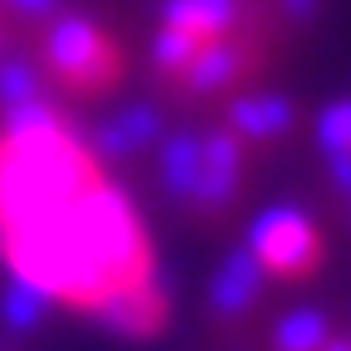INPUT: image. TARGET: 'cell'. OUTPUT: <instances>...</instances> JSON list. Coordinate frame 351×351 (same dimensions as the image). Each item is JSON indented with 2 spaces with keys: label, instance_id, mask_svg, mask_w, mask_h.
<instances>
[{
  "label": "cell",
  "instance_id": "obj_1",
  "mask_svg": "<svg viewBox=\"0 0 351 351\" xmlns=\"http://www.w3.org/2000/svg\"><path fill=\"white\" fill-rule=\"evenodd\" d=\"M103 171L83 147V127L73 122L34 137H0V230H25L64 210Z\"/></svg>",
  "mask_w": 351,
  "mask_h": 351
},
{
  "label": "cell",
  "instance_id": "obj_2",
  "mask_svg": "<svg viewBox=\"0 0 351 351\" xmlns=\"http://www.w3.org/2000/svg\"><path fill=\"white\" fill-rule=\"evenodd\" d=\"M34 59L44 78L73 88V93H103L122 78V49L112 44V34L78 10H59L54 20H44Z\"/></svg>",
  "mask_w": 351,
  "mask_h": 351
},
{
  "label": "cell",
  "instance_id": "obj_3",
  "mask_svg": "<svg viewBox=\"0 0 351 351\" xmlns=\"http://www.w3.org/2000/svg\"><path fill=\"white\" fill-rule=\"evenodd\" d=\"M244 244L263 263V274L288 278V283L317 274V263H322V234L313 225V215L302 205H293V200L258 210L249 219V230H244Z\"/></svg>",
  "mask_w": 351,
  "mask_h": 351
},
{
  "label": "cell",
  "instance_id": "obj_4",
  "mask_svg": "<svg viewBox=\"0 0 351 351\" xmlns=\"http://www.w3.org/2000/svg\"><path fill=\"white\" fill-rule=\"evenodd\" d=\"M88 317H93L103 332L122 337V341H152L171 322V278H166V269L156 263L147 278L117 283L112 293H103L93 307H88Z\"/></svg>",
  "mask_w": 351,
  "mask_h": 351
},
{
  "label": "cell",
  "instance_id": "obj_5",
  "mask_svg": "<svg viewBox=\"0 0 351 351\" xmlns=\"http://www.w3.org/2000/svg\"><path fill=\"white\" fill-rule=\"evenodd\" d=\"M244 142L219 122L200 132V186L191 200V215H200L205 225H219L234 205H239V186H244Z\"/></svg>",
  "mask_w": 351,
  "mask_h": 351
},
{
  "label": "cell",
  "instance_id": "obj_6",
  "mask_svg": "<svg viewBox=\"0 0 351 351\" xmlns=\"http://www.w3.org/2000/svg\"><path fill=\"white\" fill-rule=\"evenodd\" d=\"M166 137V112L147 98L122 103L112 112H103L98 122L83 127V147L98 166H117V161H137L142 152H156V142Z\"/></svg>",
  "mask_w": 351,
  "mask_h": 351
},
{
  "label": "cell",
  "instance_id": "obj_7",
  "mask_svg": "<svg viewBox=\"0 0 351 351\" xmlns=\"http://www.w3.org/2000/svg\"><path fill=\"white\" fill-rule=\"evenodd\" d=\"M263 64L258 34H225V39H205L195 59L181 69L176 93L181 98H210V93H230L234 83H244Z\"/></svg>",
  "mask_w": 351,
  "mask_h": 351
},
{
  "label": "cell",
  "instance_id": "obj_8",
  "mask_svg": "<svg viewBox=\"0 0 351 351\" xmlns=\"http://www.w3.org/2000/svg\"><path fill=\"white\" fill-rule=\"evenodd\" d=\"M263 288H269V274H263V263L249 254V244H234L225 258L215 263V274L205 283V313L230 327L239 317H249L254 307L263 302Z\"/></svg>",
  "mask_w": 351,
  "mask_h": 351
},
{
  "label": "cell",
  "instance_id": "obj_9",
  "mask_svg": "<svg viewBox=\"0 0 351 351\" xmlns=\"http://www.w3.org/2000/svg\"><path fill=\"white\" fill-rule=\"evenodd\" d=\"M156 20L195 39H225V34H254L258 5H249V0H156Z\"/></svg>",
  "mask_w": 351,
  "mask_h": 351
},
{
  "label": "cell",
  "instance_id": "obj_10",
  "mask_svg": "<svg viewBox=\"0 0 351 351\" xmlns=\"http://www.w3.org/2000/svg\"><path fill=\"white\" fill-rule=\"evenodd\" d=\"M225 127L249 147H269L283 142L288 132L298 127V103L288 93H239L225 103Z\"/></svg>",
  "mask_w": 351,
  "mask_h": 351
},
{
  "label": "cell",
  "instance_id": "obj_11",
  "mask_svg": "<svg viewBox=\"0 0 351 351\" xmlns=\"http://www.w3.org/2000/svg\"><path fill=\"white\" fill-rule=\"evenodd\" d=\"M156 186L171 205L191 210L195 186H200V132L195 127H166L156 142Z\"/></svg>",
  "mask_w": 351,
  "mask_h": 351
},
{
  "label": "cell",
  "instance_id": "obj_12",
  "mask_svg": "<svg viewBox=\"0 0 351 351\" xmlns=\"http://www.w3.org/2000/svg\"><path fill=\"white\" fill-rule=\"evenodd\" d=\"M44 93H49V78H44L34 49H25L10 29H0V112H10L20 103H34Z\"/></svg>",
  "mask_w": 351,
  "mask_h": 351
},
{
  "label": "cell",
  "instance_id": "obj_13",
  "mask_svg": "<svg viewBox=\"0 0 351 351\" xmlns=\"http://www.w3.org/2000/svg\"><path fill=\"white\" fill-rule=\"evenodd\" d=\"M59 307V298L49 288H39L20 274H5V283H0V327H5L10 337H34L44 322H49V313Z\"/></svg>",
  "mask_w": 351,
  "mask_h": 351
},
{
  "label": "cell",
  "instance_id": "obj_14",
  "mask_svg": "<svg viewBox=\"0 0 351 351\" xmlns=\"http://www.w3.org/2000/svg\"><path fill=\"white\" fill-rule=\"evenodd\" d=\"M332 341V317L322 307H288L274 322V351H322Z\"/></svg>",
  "mask_w": 351,
  "mask_h": 351
},
{
  "label": "cell",
  "instance_id": "obj_15",
  "mask_svg": "<svg viewBox=\"0 0 351 351\" xmlns=\"http://www.w3.org/2000/svg\"><path fill=\"white\" fill-rule=\"evenodd\" d=\"M69 122V112L44 93V98H34V103H20V108H10V112H0V137H34V132H54V127H64Z\"/></svg>",
  "mask_w": 351,
  "mask_h": 351
},
{
  "label": "cell",
  "instance_id": "obj_16",
  "mask_svg": "<svg viewBox=\"0 0 351 351\" xmlns=\"http://www.w3.org/2000/svg\"><path fill=\"white\" fill-rule=\"evenodd\" d=\"M205 39H195V34H186V29H171V25H161L156 34H152V44H147V59H152V69L156 73H166V78H181V69L195 59V49H200Z\"/></svg>",
  "mask_w": 351,
  "mask_h": 351
},
{
  "label": "cell",
  "instance_id": "obj_17",
  "mask_svg": "<svg viewBox=\"0 0 351 351\" xmlns=\"http://www.w3.org/2000/svg\"><path fill=\"white\" fill-rule=\"evenodd\" d=\"M313 142L322 156H351V93L346 98H332L317 122H313Z\"/></svg>",
  "mask_w": 351,
  "mask_h": 351
},
{
  "label": "cell",
  "instance_id": "obj_18",
  "mask_svg": "<svg viewBox=\"0 0 351 351\" xmlns=\"http://www.w3.org/2000/svg\"><path fill=\"white\" fill-rule=\"evenodd\" d=\"M15 20H29V25H44V20H54L64 10V0H0Z\"/></svg>",
  "mask_w": 351,
  "mask_h": 351
},
{
  "label": "cell",
  "instance_id": "obj_19",
  "mask_svg": "<svg viewBox=\"0 0 351 351\" xmlns=\"http://www.w3.org/2000/svg\"><path fill=\"white\" fill-rule=\"evenodd\" d=\"M274 5H278V15L288 25H313L317 10H322V0H274Z\"/></svg>",
  "mask_w": 351,
  "mask_h": 351
},
{
  "label": "cell",
  "instance_id": "obj_20",
  "mask_svg": "<svg viewBox=\"0 0 351 351\" xmlns=\"http://www.w3.org/2000/svg\"><path fill=\"white\" fill-rule=\"evenodd\" d=\"M322 161H327V181H332V191L351 200V156H322Z\"/></svg>",
  "mask_w": 351,
  "mask_h": 351
},
{
  "label": "cell",
  "instance_id": "obj_21",
  "mask_svg": "<svg viewBox=\"0 0 351 351\" xmlns=\"http://www.w3.org/2000/svg\"><path fill=\"white\" fill-rule=\"evenodd\" d=\"M322 351H351V341H346V337H332V341H327Z\"/></svg>",
  "mask_w": 351,
  "mask_h": 351
},
{
  "label": "cell",
  "instance_id": "obj_22",
  "mask_svg": "<svg viewBox=\"0 0 351 351\" xmlns=\"http://www.w3.org/2000/svg\"><path fill=\"white\" fill-rule=\"evenodd\" d=\"M346 205H351V200H346Z\"/></svg>",
  "mask_w": 351,
  "mask_h": 351
}]
</instances>
